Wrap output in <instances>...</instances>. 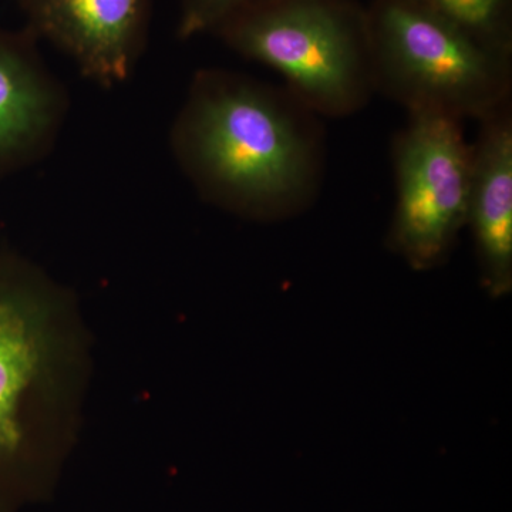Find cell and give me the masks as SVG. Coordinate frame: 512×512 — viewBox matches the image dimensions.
I'll list each match as a JSON object with an SVG mask.
<instances>
[{"label":"cell","instance_id":"1","mask_svg":"<svg viewBox=\"0 0 512 512\" xmlns=\"http://www.w3.org/2000/svg\"><path fill=\"white\" fill-rule=\"evenodd\" d=\"M319 116L288 90L245 74H195L171 130V150L205 201L254 221L301 214L325 177Z\"/></svg>","mask_w":512,"mask_h":512},{"label":"cell","instance_id":"2","mask_svg":"<svg viewBox=\"0 0 512 512\" xmlns=\"http://www.w3.org/2000/svg\"><path fill=\"white\" fill-rule=\"evenodd\" d=\"M214 35L275 70L316 116H352L376 93L366 6L356 0H265Z\"/></svg>","mask_w":512,"mask_h":512},{"label":"cell","instance_id":"3","mask_svg":"<svg viewBox=\"0 0 512 512\" xmlns=\"http://www.w3.org/2000/svg\"><path fill=\"white\" fill-rule=\"evenodd\" d=\"M376 93L407 113L481 121L511 104L512 56L410 0L366 6Z\"/></svg>","mask_w":512,"mask_h":512},{"label":"cell","instance_id":"4","mask_svg":"<svg viewBox=\"0 0 512 512\" xmlns=\"http://www.w3.org/2000/svg\"><path fill=\"white\" fill-rule=\"evenodd\" d=\"M55 292L33 269L0 256V512L43 500L59 457L36 436L56 365Z\"/></svg>","mask_w":512,"mask_h":512},{"label":"cell","instance_id":"5","mask_svg":"<svg viewBox=\"0 0 512 512\" xmlns=\"http://www.w3.org/2000/svg\"><path fill=\"white\" fill-rule=\"evenodd\" d=\"M396 205L387 244L416 271L446 262L466 228L471 144L463 121L409 114L393 140Z\"/></svg>","mask_w":512,"mask_h":512},{"label":"cell","instance_id":"6","mask_svg":"<svg viewBox=\"0 0 512 512\" xmlns=\"http://www.w3.org/2000/svg\"><path fill=\"white\" fill-rule=\"evenodd\" d=\"M36 39L103 87L124 83L147 45L150 0H18Z\"/></svg>","mask_w":512,"mask_h":512},{"label":"cell","instance_id":"7","mask_svg":"<svg viewBox=\"0 0 512 512\" xmlns=\"http://www.w3.org/2000/svg\"><path fill=\"white\" fill-rule=\"evenodd\" d=\"M29 32L0 30V175L46 156L67 111L66 92Z\"/></svg>","mask_w":512,"mask_h":512},{"label":"cell","instance_id":"8","mask_svg":"<svg viewBox=\"0 0 512 512\" xmlns=\"http://www.w3.org/2000/svg\"><path fill=\"white\" fill-rule=\"evenodd\" d=\"M471 144L467 222L476 247L481 284L493 298L512 289L511 104L478 121Z\"/></svg>","mask_w":512,"mask_h":512},{"label":"cell","instance_id":"9","mask_svg":"<svg viewBox=\"0 0 512 512\" xmlns=\"http://www.w3.org/2000/svg\"><path fill=\"white\" fill-rule=\"evenodd\" d=\"M478 42L512 56V0H410Z\"/></svg>","mask_w":512,"mask_h":512},{"label":"cell","instance_id":"10","mask_svg":"<svg viewBox=\"0 0 512 512\" xmlns=\"http://www.w3.org/2000/svg\"><path fill=\"white\" fill-rule=\"evenodd\" d=\"M265 0H181L177 33L187 40L204 33H214L232 16Z\"/></svg>","mask_w":512,"mask_h":512}]
</instances>
